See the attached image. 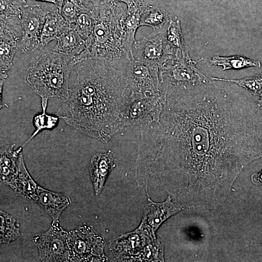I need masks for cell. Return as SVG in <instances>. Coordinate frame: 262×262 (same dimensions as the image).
<instances>
[{
    "instance_id": "1",
    "label": "cell",
    "mask_w": 262,
    "mask_h": 262,
    "mask_svg": "<svg viewBox=\"0 0 262 262\" xmlns=\"http://www.w3.org/2000/svg\"><path fill=\"white\" fill-rule=\"evenodd\" d=\"M166 83L155 120L141 125L139 160L151 176L232 181L262 157V112L251 95Z\"/></svg>"
},
{
    "instance_id": "2",
    "label": "cell",
    "mask_w": 262,
    "mask_h": 262,
    "mask_svg": "<svg viewBox=\"0 0 262 262\" xmlns=\"http://www.w3.org/2000/svg\"><path fill=\"white\" fill-rule=\"evenodd\" d=\"M133 101L124 67L86 59L73 68L68 96L56 115L82 133L106 143L126 127Z\"/></svg>"
},
{
    "instance_id": "3",
    "label": "cell",
    "mask_w": 262,
    "mask_h": 262,
    "mask_svg": "<svg viewBox=\"0 0 262 262\" xmlns=\"http://www.w3.org/2000/svg\"><path fill=\"white\" fill-rule=\"evenodd\" d=\"M124 13L110 0L99 7L94 29L85 40L86 48L78 55L80 61L101 59L120 67L134 57L128 54L123 47L120 20Z\"/></svg>"
},
{
    "instance_id": "4",
    "label": "cell",
    "mask_w": 262,
    "mask_h": 262,
    "mask_svg": "<svg viewBox=\"0 0 262 262\" xmlns=\"http://www.w3.org/2000/svg\"><path fill=\"white\" fill-rule=\"evenodd\" d=\"M25 75L28 85L41 99H65L71 71L80 60L44 49L35 51Z\"/></svg>"
},
{
    "instance_id": "5",
    "label": "cell",
    "mask_w": 262,
    "mask_h": 262,
    "mask_svg": "<svg viewBox=\"0 0 262 262\" xmlns=\"http://www.w3.org/2000/svg\"><path fill=\"white\" fill-rule=\"evenodd\" d=\"M124 68L133 100L157 97L163 93V77L160 67L131 58L125 65Z\"/></svg>"
},
{
    "instance_id": "6",
    "label": "cell",
    "mask_w": 262,
    "mask_h": 262,
    "mask_svg": "<svg viewBox=\"0 0 262 262\" xmlns=\"http://www.w3.org/2000/svg\"><path fill=\"white\" fill-rule=\"evenodd\" d=\"M70 262H101L107 260L104 253L105 241L90 225L83 224L68 231Z\"/></svg>"
},
{
    "instance_id": "7",
    "label": "cell",
    "mask_w": 262,
    "mask_h": 262,
    "mask_svg": "<svg viewBox=\"0 0 262 262\" xmlns=\"http://www.w3.org/2000/svg\"><path fill=\"white\" fill-rule=\"evenodd\" d=\"M33 242L42 262H70L68 231L63 229L59 223L52 222L47 230L34 236Z\"/></svg>"
},
{
    "instance_id": "8",
    "label": "cell",
    "mask_w": 262,
    "mask_h": 262,
    "mask_svg": "<svg viewBox=\"0 0 262 262\" xmlns=\"http://www.w3.org/2000/svg\"><path fill=\"white\" fill-rule=\"evenodd\" d=\"M163 76L169 79L167 82L179 84H198L211 82L195 66L188 53L184 54L178 50L161 67Z\"/></svg>"
},
{
    "instance_id": "9",
    "label": "cell",
    "mask_w": 262,
    "mask_h": 262,
    "mask_svg": "<svg viewBox=\"0 0 262 262\" xmlns=\"http://www.w3.org/2000/svg\"><path fill=\"white\" fill-rule=\"evenodd\" d=\"M166 31L152 32L141 40L135 41L133 47L136 60L161 68L174 55L166 40Z\"/></svg>"
},
{
    "instance_id": "10",
    "label": "cell",
    "mask_w": 262,
    "mask_h": 262,
    "mask_svg": "<svg viewBox=\"0 0 262 262\" xmlns=\"http://www.w3.org/2000/svg\"><path fill=\"white\" fill-rule=\"evenodd\" d=\"M38 4H27L21 17L22 37L18 52L26 53L40 49V38L48 13Z\"/></svg>"
},
{
    "instance_id": "11",
    "label": "cell",
    "mask_w": 262,
    "mask_h": 262,
    "mask_svg": "<svg viewBox=\"0 0 262 262\" xmlns=\"http://www.w3.org/2000/svg\"><path fill=\"white\" fill-rule=\"evenodd\" d=\"M139 228L147 231L155 239V232L168 217L181 210L180 205L172 200L170 196L162 203H155L149 198Z\"/></svg>"
},
{
    "instance_id": "12",
    "label": "cell",
    "mask_w": 262,
    "mask_h": 262,
    "mask_svg": "<svg viewBox=\"0 0 262 262\" xmlns=\"http://www.w3.org/2000/svg\"><path fill=\"white\" fill-rule=\"evenodd\" d=\"M22 31L0 28V82L4 83L12 67L14 56L18 52Z\"/></svg>"
},
{
    "instance_id": "13",
    "label": "cell",
    "mask_w": 262,
    "mask_h": 262,
    "mask_svg": "<svg viewBox=\"0 0 262 262\" xmlns=\"http://www.w3.org/2000/svg\"><path fill=\"white\" fill-rule=\"evenodd\" d=\"M141 0H136L129 6L128 12L124 14L120 20L123 47L125 51L133 57V45L135 41V35L140 26V21L146 8L142 5Z\"/></svg>"
},
{
    "instance_id": "14",
    "label": "cell",
    "mask_w": 262,
    "mask_h": 262,
    "mask_svg": "<svg viewBox=\"0 0 262 262\" xmlns=\"http://www.w3.org/2000/svg\"><path fill=\"white\" fill-rule=\"evenodd\" d=\"M33 201L44 209L53 223H59L61 213L71 202L66 194L51 191L39 185Z\"/></svg>"
},
{
    "instance_id": "15",
    "label": "cell",
    "mask_w": 262,
    "mask_h": 262,
    "mask_svg": "<svg viewBox=\"0 0 262 262\" xmlns=\"http://www.w3.org/2000/svg\"><path fill=\"white\" fill-rule=\"evenodd\" d=\"M115 165L111 150L105 153L98 152L92 156L89 171L96 195L101 192L108 175Z\"/></svg>"
},
{
    "instance_id": "16",
    "label": "cell",
    "mask_w": 262,
    "mask_h": 262,
    "mask_svg": "<svg viewBox=\"0 0 262 262\" xmlns=\"http://www.w3.org/2000/svg\"><path fill=\"white\" fill-rule=\"evenodd\" d=\"M56 40V44L51 50L59 54L76 56L86 48L85 40L76 31L73 23H69L64 28Z\"/></svg>"
},
{
    "instance_id": "17",
    "label": "cell",
    "mask_w": 262,
    "mask_h": 262,
    "mask_svg": "<svg viewBox=\"0 0 262 262\" xmlns=\"http://www.w3.org/2000/svg\"><path fill=\"white\" fill-rule=\"evenodd\" d=\"M8 185L17 195L25 199L33 200L39 185L28 172L22 153L18 158L16 173Z\"/></svg>"
},
{
    "instance_id": "18",
    "label": "cell",
    "mask_w": 262,
    "mask_h": 262,
    "mask_svg": "<svg viewBox=\"0 0 262 262\" xmlns=\"http://www.w3.org/2000/svg\"><path fill=\"white\" fill-rule=\"evenodd\" d=\"M15 144H12L0 148V179L8 185L16 173L18 158L22 153L21 147L15 149Z\"/></svg>"
},
{
    "instance_id": "19",
    "label": "cell",
    "mask_w": 262,
    "mask_h": 262,
    "mask_svg": "<svg viewBox=\"0 0 262 262\" xmlns=\"http://www.w3.org/2000/svg\"><path fill=\"white\" fill-rule=\"evenodd\" d=\"M155 239L147 231L138 228L135 231L117 238L114 243L122 246L123 248L119 251L122 250V253L136 255L141 248Z\"/></svg>"
},
{
    "instance_id": "20",
    "label": "cell",
    "mask_w": 262,
    "mask_h": 262,
    "mask_svg": "<svg viewBox=\"0 0 262 262\" xmlns=\"http://www.w3.org/2000/svg\"><path fill=\"white\" fill-rule=\"evenodd\" d=\"M69 23L62 17L59 9L48 11L40 38V49L56 40L60 32Z\"/></svg>"
},
{
    "instance_id": "21",
    "label": "cell",
    "mask_w": 262,
    "mask_h": 262,
    "mask_svg": "<svg viewBox=\"0 0 262 262\" xmlns=\"http://www.w3.org/2000/svg\"><path fill=\"white\" fill-rule=\"evenodd\" d=\"M170 20L168 13L164 9L146 7L141 16L140 26H150L153 32H162L167 29Z\"/></svg>"
},
{
    "instance_id": "22",
    "label": "cell",
    "mask_w": 262,
    "mask_h": 262,
    "mask_svg": "<svg viewBox=\"0 0 262 262\" xmlns=\"http://www.w3.org/2000/svg\"><path fill=\"white\" fill-rule=\"evenodd\" d=\"M209 62L212 65L222 66V70H238L250 67L261 66L259 61L237 55L229 57L215 56L210 59Z\"/></svg>"
},
{
    "instance_id": "23",
    "label": "cell",
    "mask_w": 262,
    "mask_h": 262,
    "mask_svg": "<svg viewBox=\"0 0 262 262\" xmlns=\"http://www.w3.org/2000/svg\"><path fill=\"white\" fill-rule=\"evenodd\" d=\"M0 244H9L20 236V230L16 219L9 213L0 211Z\"/></svg>"
},
{
    "instance_id": "24",
    "label": "cell",
    "mask_w": 262,
    "mask_h": 262,
    "mask_svg": "<svg viewBox=\"0 0 262 262\" xmlns=\"http://www.w3.org/2000/svg\"><path fill=\"white\" fill-rule=\"evenodd\" d=\"M48 100L41 99L42 112L33 117V123L35 130L24 145L28 143L40 132L44 130H52L57 125L60 118L57 115H48L46 113Z\"/></svg>"
},
{
    "instance_id": "25",
    "label": "cell",
    "mask_w": 262,
    "mask_h": 262,
    "mask_svg": "<svg viewBox=\"0 0 262 262\" xmlns=\"http://www.w3.org/2000/svg\"><path fill=\"white\" fill-rule=\"evenodd\" d=\"M166 40L174 54L178 50L183 53L188 52L179 20L173 21L171 19L166 33Z\"/></svg>"
},
{
    "instance_id": "26",
    "label": "cell",
    "mask_w": 262,
    "mask_h": 262,
    "mask_svg": "<svg viewBox=\"0 0 262 262\" xmlns=\"http://www.w3.org/2000/svg\"><path fill=\"white\" fill-rule=\"evenodd\" d=\"M211 79L214 81L234 82L254 96L260 97L262 94V74L237 80L217 77H212Z\"/></svg>"
},
{
    "instance_id": "27",
    "label": "cell",
    "mask_w": 262,
    "mask_h": 262,
    "mask_svg": "<svg viewBox=\"0 0 262 262\" xmlns=\"http://www.w3.org/2000/svg\"><path fill=\"white\" fill-rule=\"evenodd\" d=\"M91 9L84 5L82 0H64L59 13L68 23H74L81 14Z\"/></svg>"
},
{
    "instance_id": "28",
    "label": "cell",
    "mask_w": 262,
    "mask_h": 262,
    "mask_svg": "<svg viewBox=\"0 0 262 262\" xmlns=\"http://www.w3.org/2000/svg\"><path fill=\"white\" fill-rule=\"evenodd\" d=\"M97 15L94 9L81 14L74 24L76 31L86 40L92 33L97 20Z\"/></svg>"
},
{
    "instance_id": "29",
    "label": "cell",
    "mask_w": 262,
    "mask_h": 262,
    "mask_svg": "<svg viewBox=\"0 0 262 262\" xmlns=\"http://www.w3.org/2000/svg\"><path fill=\"white\" fill-rule=\"evenodd\" d=\"M26 0H0V18L21 19Z\"/></svg>"
},
{
    "instance_id": "30",
    "label": "cell",
    "mask_w": 262,
    "mask_h": 262,
    "mask_svg": "<svg viewBox=\"0 0 262 262\" xmlns=\"http://www.w3.org/2000/svg\"><path fill=\"white\" fill-rule=\"evenodd\" d=\"M83 3L87 4L89 2H91L93 6L94 9L96 13L98 14L99 7L100 6V1L102 0H82Z\"/></svg>"
},
{
    "instance_id": "31",
    "label": "cell",
    "mask_w": 262,
    "mask_h": 262,
    "mask_svg": "<svg viewBox=\"0 0 262 262\" xmlns=\"http://www.w3.org/2000/svg\"><path fill=\"white\" fill-rule=\"evenodd\" d=\"M252 177L256 182L262 184V170L258 173L253 174Z\"/></svg>"
},
{
    "instance_id": "32",
    "label": "cell",
    "mask_w": 262,
    "mask_h": 262,
    "mask_svg": "<svg viewBox=\"0 0 262 262\" xmlns=\"http://www.w3.org/2000/svg\"><path fill=\"white\" fill-rule=\"evenodd\" d=\"M256 104L259 107H262V94L259 97V98L256 100Z\"/></svg>"
},
{
    "instance_id": "33",
    "label": "cell",
    "mask_w": 262,
    "mask_h": 262,
    "mask_svg": "<svg viewBox=\"0 0 262 262\" xmlns=\"http://www.w3.org/2000/svg\"><path fill=\"white\" fill-rule=\"evenodd\" d=\"M35 0L54 3L56 5H57V0Z\"/></svg>"
},
{
    "instance_id": "34",
    "label": "cell",
    "mask_w": 262,
    "mask_h": 262,
    "mask_svg": "<svg viewBox=\"0 0 262 262\" xmlns=\"http://www.w3.org/2000/svg\"><path fill=\"white\" fill-rule=\"evenodd\" d=\"M63 1L64 0H57L56 6L59 10L61 8L63 3Z\"/></svg>"
}]
</instances>
